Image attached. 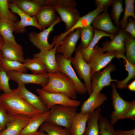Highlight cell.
<instances>
[{"label":"cell","mask_w":135,"mask_h":135,"mask_svg":"<svg viewBox=\"0 0 135 135\" xmlns=\"http://www.w3.org/2000/svg\"><path fill=\"white\" fill-rule=\"evenodd\" d=\"M129 118L135 120V100L130 102L129 108L126 112L120 118V119Z\"/></svg>","instance_id":"43"},{"label":"cell","mask_w":135,"mask_h":135,"mask_svg":"<svg viewBox=\"0 0 135 135\" xmlns=\"http://www.w3.org/2000/svg\"><path fill=\"white\" fill-rule=\"evenodd\" d=\"M4 42V41L3 38L0 35V51Z\"/></svg>","instance_id":"48"},{"label":"cell","mask_w":135,"mask_h":135,"mask_svg":"<svg viewBox=\"0 0 135 135\" xmlns=\"http://www.w3.org/2000/svg\"><path fill=\"white\" fill-rule=\"evenodd\" d=\"M107 98L104 94L92 92L89 97L82 103L80 112L89 115L100 107Z\"/></svg>","instance_id":"22"},{"label":"cell","mask_w":135,"mask_h":135,"mask_svg":"<svg viewBox=\"0 0 135 135\" xmlns=\"http://www.w3.org/2000/svg\"><path fill=\"white\" fill-rule=\"evenodd\" d=\"M120 58H123L125 61V69L128 72V75L124 80L120 81L117 80L116 84V88L124 89L126 87L127 84L129 81L135 76V65L129 62L126 58L123 53L121 55Z\"/></svg>","instance_id":"33"},{"label":"cell","mask_w":135,"mask_h":135,"mask_svg":"<svg viewBox=\"0 0 135 135\" xmlns=\"http://www.w3.org/2000/svg\"><path fill=\"white\" fill-rule=\"evenodd\" d=\"M8 7L11 11L18 14L20 17V20L14 23V32L16 34L23 33L26 30V27L32 26L39 30H42L39 25L36 16H31L26 14L20 10L13 2L8 3Z\"/></svg>","instance_id":"11"},{"label":"cell","mask_w":135,"mask_h":135,"mask_svg":"<svg viewBox=\"0 0 135 135\" xmlns=\"http://www.w3.org/2000/svg\"><path fill=\"white\" fill-rule=\"evenodd\" d=\"M94 30L93 38L88 46L84 49L81 48L80 47L81 55L84 60L88 63L93 49L101 38L104 37H108L112 40L115 36L102 31Z\"/></svg>","instance_id":"27"},{"label":"cell","mask_w":135,"mask_h":135,"mask_svg":"<svg viewBox=\"0 0 135 135\" xmlns=\"http://www.w3.org/2000/svg\"><path fill=\"white\" fill-rule=\"evenodd\" d=\"M112 0H96L95 6L97 7H108L111 6Z\"/></svg>","instance_id":"45"},{"label":"cell","mask_w":135,"mask_h":135,"mask_svg":"<svg viewBox=\"0 0 135 135\" xmlns=\"http://www.w3.org/2000/svg\"><path fill=\"white\" fill-rule=\"evenodd\" d=\"M94 32L91 25L80 28L81 43L79 46L81 48L84 49L88 46L93 38Z\"/></svg>","instance_id":"37"},{"label":"cell","mask_w":135,"mask_h":135,"mask_svg":"<svg viewBox=\"0 0 135 135\" xmlns=\"http://www.w3.org/2000/svg\"><path fill=\"white\" fill-rule=\"evenodd\" d=\"M99 13V10L95 9L84 15L81 16L74 25L68 30L55 36L53 38V41L52 43L54 46L58 47L62 39L70 33L77 29L81 28L91 25L94 18Z\"/></svg>","instance_id":"15"},{"label":"cell","mask_w":135,"mask_h":135,"mask_svg":"<svg viewBox=\"0 0 135 135\" xmlns=\"http://www.w3.org/2000/svg\"><path fill=\"white\" fill-rule=\"evenodd\" d=\"M77 107L55 105L50 110L51 114L46 122L70 130L72 121L76 114Z\"/></svg>","instance_id":"3"},{"label":"cell","mask_w":135,"mask_h":135,"mask_svg":"<svg viewBox=\"0 0 135 135\" xmlns=\"http://www.w3.org/2000/svg\"><path fill=\"white\" fill-rule=\"evenodd\" d=\"M135 0H125V9L123 16L120 21L119 27L122 29H124L128 22V18L132 17L135 20L134 13Z\"/></svg>","instance_id":"36"},{"label":"cell","mask_w":135,"mask_h":135,"mask_svg":"<svg viewBox=\"0 0 135 135\" xmlns=\"http://www.w3.org/2000/svg\"><path fill=\"white\" fill-rule=\"evenodd\" d=\"M0 102L7 112L12 116L22 114L32 118L43 113L31 106L21 96L18 87L12 89L10 94H1Z\"/></svg>","instance_id":"1"},{"label":"cell","mask_w":135,"mask_h":135,"mask_svg":"<svg viewBox=\"0 0 135 135\" xmlns=\"http://www.w3.org/2000/svg\"><path fill=\"white\" fill-rule=\"evenodd\" d=\"M56 12L54 7L50 6L45 5L40 8L36 16L42 30L50 27L60 18Z\"/></svg>","instance_id":"17"},{"label":"cell","mask_w":135,"mask_h":135,"mask_svg":"<svg viewBox=\"0 0 135 135\" xmlns=\"http://www.w3.org/2000/svg\"><path fill=\"white\" fill-rule=\"evenodd\" d=\"M9 78L6 72L2 70L0 71V88L5 94H9L12 91L9 84Z\"/></svg>","instance_id":"41"},{"label":"cell","mask_w":135,"mask_h":135,"mask_svg":"<svg viewBox=\"0 0 135 135\" xmlns=\"http://www.w3.org/2000/svg\"><path fill=\"white\" fill-rule=\"evenodd\" d=\"M13 2L20 10L31 16H36L40 8L46 5V0H15Z\"/></svg>","instance_id":"24"},{"label":"cell","mask_w":135,"mask_h":135,"mask_svg":"<svg viewBox=\"0 0 135 135\" xmlns=\"http://www.w3.org/2000/svg\"><path fill=\"white\" fill-rule=\"evenodd\" d=\"M75 51L74 56L72 57L69 60L80 78L84 80L87 92L90 96L92 92L91 88L92 69L89 64L82 58L79 45L76 48Z\"/></svg>","instance_id":"4"},{"label":"cell","mask_w":135,"mask_h":135,"mask_svg":"<svg viewBox=\"0 0 135 135\" xmlns=\"http://www.w3.org/2000/svg\"><path fill=\"white\" fill-rule=\"evenodd\" d=\"M91 25L94 30L115 36L121 29L114 25L112 20L108 8L98 14L92 21Z\"/></svg>","instance_id":"10"},{"label":"cell","mask_w":135,"mask_h":135,"mask_svg":"<svg viewBox=\"0 0 135 135\" xmlns=\"http://www.w3.org/2000/svg\"><path fill=\"white\" fill-rule=\"evenodd\" d=\"M18 85L20 95L30 105L43 112L49 110L47 109L39 96L29 91L24 85L22 84Z\"/></svg>","instance_id":"25"},{"label":"cell","mask_w":135,"mask_h":135,"mask_svg":"<svg viewBox=\"0 0 135 135\" xmlns=\"http://www.w3.org/2000/svg\"><path fill=\"white\" fill-rule=\"evenodd\" d=\"M61 21L60 18L51 26L40 32H32L29 34L28 38L30 41L40 50V52L48 50L54 47L52 44L48 42V37L50 33L54 31L55 26Z\"/></svg>","instance_id":"12"},{"label":"cell","mask_w":135,"mask_h":135,"mask_svg":"<svg viewBox=\"0 0 135 135\" xmlns=\"http://www.w3.org/2000/svg\"><path fill=\"white\" fill-rule=\"evenodd\" d=\"M2 130L0 128V133L2 132Z\"/></svg>","instance_id":"52"},{"label":"cell","mask_w":135,"mask_h":135,"mask_svg":"<svg viewBox=\"0 0 135 135\" xmlns=\"http://www.w3.org/2000/svg\"><path fill=\"white\" fill-rule=\"evenodd\" d=\"M101 112L99 107L89 115L87 126L83 135H100L98 121L102 116Z\"/></svg>","instance_id":"26"},{"label":"cell","mask_w":135,"mask_h":135,"mask_svg":"<svg viewBox=\"0 0 135 135\" xmlns=\"http://www.w3.org/2000/svg\"><path fill=\"white\" fill-rule=\"evenodd\" d=\"M0 64L2 69L6 72L14 71L26 73L28 70L23 63L6 59L3 57L1 60Z\"/></svg>","instance_id":"32"},{"label":"cell","mask_w":135,"mask_h":135,"mask_svg":"<svg viewBox=\"0 0 135 135\" xmlns=\"http://www.w3.org/2000/svg\"><path fill=\"white\" fill-rule=\"evenodd\" d=\"M112 9L110 16L113 20L115 25L119 27V20L122 12L124 10L123 6V0H113L111 5Z\"/></svg>","instance_id":"38"},{"label":"cell","mask_w":135,"mask_h":135,"mask_svg":"<svg viewBox=\"0 0 135 135\" xmlns=\"http://www.w3.org/2000/svg\"><path fill=\"white\" fill-rule=\"evenodd\" d=\"M122 53L118 52H110L104 53L102 48L96 45L91 54L88 63L92 69V76L95 72L105 67L114 58L120 59Z\"/></svg>","instance_id":"5"},{"label":"cell","mask_w":135,"mask_h":135,"mask_svg":"<svg viewBox=\"0 0 135 135\" xmlns=\"http://www.w3.org/2000/svg\"><path fill=\"white\" fill-rule=\"evenodd\" d=\"M116 68L112 63L110 64L102 71H97L91 77V88L92 92H100L104 87L111 86L112 82H116L117 80L111 78V72L115 71Z\"/></svg>","instance_id":"8"},{"label":"cell","mask_w":135,"mask_h":135,"mask_svg":"<svg viewBox=\"0 0 135 135\" xmlns=\"http://www.w3.org/2000/svg\"><path fill=\"white\" fill-rule=\"evenodd\" d=\"M54 46L50 50L34 54V57L40 59L45 66L48 73H52L59 71L56 58V49Z\"/></svg>","instance_id":"19"},{"label":"cell","mask_w":135,"mask_h":135,"mask_svg":"<svg viewBox=\"0 0 135 135\" xmlns=\"http://www.w3.org/2000/svg\"><path fill=\"white\" fill-rule=\"evenodd\" d=\"M3 57L2 56V53L1 52V51H0V62L1 61V60L2 58Z\"/></svg>","instance_id":"50"},{"label":"cell","mask_w":135,"mask_h":135,"mask_svg":"<svg viewBox=\"0 0 135 135\" xmlns=\"http://www.w3.org/2000/svg\"><path fill=\"white\" fill-rule=\"evenodd\" d=\"M80 28L77 29L66 36L56 49V52L62 54L69 59L75 51L76 46L80 38Z\"/></svg>","instance_id":"14"},{"label":"cell","mask_w":135,"mask_h":135,"mask_svg":"<svg viewBox=\"0 0 135 135\" xmlns=\"http://www.w3.org/2000/svg\"><path fill=\"white\" fill-rule=\"evenodd\" d=\"M46 5L53 7L60 5L76 8L77 4L74 0H46Z\"/></svg>","instance_id":"42"},{"label":"cell","mask_w":135,"mask_h":135,"mask_svg":"<svg viewBox=\"0 0 135 135\" xmlns=\"http://www.w3.org/2000/svg\"><path fill=\"white\" fill-rule=\"evenodd\" d=\"M124 31L133 38H135V20L130 18H128L127 25L124 30Z\"/></svg>","instance_id":"44"},{"label":"cell","mask_w":135,"mask_h":135,"mask_svg":"<svg viewBox=\"0 0 135 135\" xmlns=\"http://www.w3.org/2000/svg\"><path fill=\"white\" fill-rule=\"evenodd\" d=\"M28 69H29L32 74H47L48 72L45 66L39 58L34 57L25 59L23 63Z\"/></svg>","instance_id":"30"},{"label":"cell","mask_w":135,"mask_h":135,"mask_svg":"<svg viewBox=\"0 0 135 135\" xmlns=\"http://www.w3.org/2000/svg\"><path fill=\"white\" fill-rule=\"evenodd\" d=\"M36 90L48 110H49L52 106L55 105L77 107L80 104L79 101L72 99L64 94L49 92L39 88H37Z\"/></svg>","instance_id":"6"},{"label":"cell","mask_w":135,"mask_h":135,"mask_svg":"<svg viewBox=\"0 0 135 135\" xmlns=\"http://www.w3.org/2000/svg\"><path fill=\"white\" fill-rule=\"evenodd\" d=\"M38 135H48L46 133H45L43 131L40 130L38 131Z\"/></svg>","instance_id":"49"},{"label":"cell","mask_w":135,"mask_h":135,"mask_svg":"<svg viewBox=\"0 0 135 135\" xmlns=\"http://www.w3.org/2000/svg\"><path fill=\"white\" fill-rule=\"evenodd\" d=\"M40 130L48 135H72L69 130L46 121L42 124Z\"/></svg>","instance_id":"31"},{"label":"cell","mask_w":135,"mask_h":135,"mask_svg":"<svg viewBox=\"0 0 135 135\" xmlns=\"http://www.w3.org/2000/svg\"><path fill=\"white\" fill-rule=\"evenodd\" d=\"M14 23L4 20H0V35L4 42L18 45L13 34L14 31Z\"/></svg>","instance_id":"29"},{"label":"cell","mask_w":135,"mask_h":135,"mask_svg":"<svg viewBox=\"0 0 135 135\" xmlns=\"http://www.w3.org/2000/svg\"><path fill=\"white\" fill-rule=\"evenodd\" d=\"M89 115L76 113L72 121L70 131L72 135H83Z\"/></svg>","instance_id":"28"},{"label":"cell","mask_w":135,"mask_h":135,"mask_svg":"<svg viewBox=\"0 0 135 135\" xmlns=\"http://www.w3.org/2000/svg\"><path fill=\"white\" fill-rule=\"evenodd\" d=\"M56 58L59 71L65 74L73 81L77 93L80 94L86 93L87 91L85 86L78 77L70 60L65 58L61 54L56 55Z\"/></svg>","instance_id":"7"},{"label":"cell","mask_w":135,"mask_h":135,"mask_svg":"<svg viewBox=\"0 0 135 135\" xmlns=\"http://www.w3.org/2000/svg\"><path fill=\"white\" fill-rule=\"evenodd\" d=\"M128 89L130 90L135 92V80H134L128 85L126 87Z\"/></svg>","instance_id":"47"},{"label":"cell","mask_w":135,"mask_h":135,"mask_svg":"<svg viewBox=\"0 0 135 135\" xmlns=\"http://www.w3.org/2000/svg\"><path fill=\"white\" fill-rule=\"evenodd\" d=\"M127 32L121 29L118 33L111 40L104 42L102 48L103 52H125L124 44Z\"/></svg>","instance_id":"20"},{"label":"cell","mask_w":135,"mask_h":135,"mask_svg":"<svg viewBox=\"0 0 135 135\" xmlns=\"http://www.w3.org/2000/svg\"><path fill=\"white\" fill-rule=\"evenodd\" d=\"M32 118L22 114L15 116L12 120L7 124L6 128L0 135H19L21 131Z\"/></svg>","instance_id":"18"},{"label":"cell","mask_w":135,"mask_h":135,"mask_svg":"<svg viewBox=\"0 0 135 135\" xmlns=\"http://www.w3.org/2000/svg\"><path fill=\"white\" fill-rule=\"evenodd\" d=\"M0 51L3 58L8 60H16L23 63L25 59L22 48L20 45L4 42Z\"/></svg>","instance_id":"21"},{"label":"cell","mask_w":135,"mask_h":135,"mask_svg":"<svg viewBox=\"0 0 135 135\" xmlns=\"http://www.w3.org/2000/svg\"><path fill=\"white\" fill-rule=\"evenodd\" d=\"M48 74V82L42 87L43 90L49 92L64 94L76 100L77 93L75 85L69 77L60 71Z\"/></svg>","instance_id":"2"},{"label":"cell","mask_w":135,"mask_h":135,"mask_svg":"<svg viewBox=\"0 0 135 135\" xmlns=\"http://www.w3.org/2000/svg\"><path fill=\"white\" fill-rule=\"evenodd\" d=\"M124 48L126 58L130 63L135 65V39L127 32Z\"/></svg>","instance_id":"35"},{"label":"cell","mask_w":135,"mask_h":135,"mask_svg":"<svg viewBox=\"0 0 135 135\" xmlns=\"http://www.w3.org/2000/svg\"><path fill=\"white\" fill-rule=\"evenodd\" d=\"M14 116L9 114L0 102V126L2 131L6 128L7 124L12 120Z\"/></svg>","instance_id":"40"},{"label":"cell","mask_w":135,"mask_h":135,"mask_svg":"<svg viewBox=\"0 0 135 135\" xmlns=\"http://www.w3.org/2000/svg\"><path fill=\"white\" fill-rule=\"evenodd\" d=\"M8 1L0 0V20L6 21L12 23L18 21L16 14L9 10Z\"/></svg>","instance_id":"34"},{"label":"cell","mask_w":135,"mask_h":135,"mask_svg":"<svg viewBox=\"0 0 135 135\" xmlns=\"http://www.w3.org/2000/svg\"><path fill=\"white\" fill-rule=\"evenodd\" d=\"M111 86V96L114 110L111 113L110 121L114 125L127 111L130 102L125 100L121 97L117 90L115 84L112 83Z\"/></svg>","instance_id":"13"},{"label":"cell","mask_w":135,"mask_h":135,"mask_svg":"<svg viewBox=\"0 0 135 135\" xmlns=\"http://www.w3.org/2000/svg\"><path fill=\"white\" fill-rule=\"evenodd\" d=\"M50 110L40 114L33 117L31 121L21 131L19 135H38V130L50 115Z\"/></svg>","instance_id":"23"},{"label":"cell","mask_w":135,"mask_h":135,"mask_svg":"<svg viewBox=\"0 0 135 135\" xmlns=\"http://www.w3.org/2000/svg\"><path fill=\"white\" fill-rule=\"evenodd\" d=\"M115 132L116 135H135V129L128 131L118 130H115Z\"/></svg>","instance_id":"46"},{"label":"cell","mask_w":135,"mask_h":135,"mask_svg":"<svg viewBox=\"0 0 135 135\" xmlns=\"http://www.w3.org/2000/svg\"><path fill=\"white\" fill-rule=\"evenodd\" d=\"M2 70V68H1V66H0V70ZM1 90L0 88V90Z\"/></svg>","instance_id":"51"},{"label":"cell","mask_w":135,"mask_h":135,"mask_svg":"<svg viewBox=\"0 0 135 135\" xmlns=\"http://www.w3.org/2000/svg\"><path fill=\"white\" fill-rule=\"evenodd\" d=\"M6 73L10 80L16 82L18 84H35L43 87L47 84L48 81V74H36L14 71L7 72Z\"/></svg>","instance_id":"9"},{"label":"cell","mask_w":135,"mask_h":135,"mask_svg":"<svg viewBox=\"0 0 135 135\" xmlns=\"http://www.w3.org/2000/svg\"><path fill=\"white\" fill-rule=\"evenodd\" d=\"M59 14L60 19L64 23L66 32L70 30L81 17L79 11L76 7L56 5L54 7Z\"/></svg>","instance_id":"16"},{"label":"cell","mask_w":135,"mask_h":135,"mask_svg":"<svg viewBox=\"0 0 135 135\" xmlns=\"http://www.w3.org/2000/svg\"><path fill=\"white\" fill-rule=\"evenodd\" d=\"M98 124L100 135H116L113 128V124L107 118H100Z\"/></svg>","instance_id":"39"}]
</instances>
